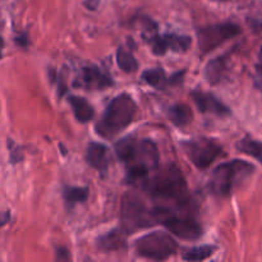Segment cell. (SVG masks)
Here are the masks:
<instances>
[{"instance_id": "28", "label": "cell", "mask_w": 262, "mask_h": 262, "mask_svg": "<svg viewBox=\"0 0 262 262\" xmlns=\"http://www.w3.org/2000/svg\"><path fill=\"white\" fill-rule=\"evenodd\" d=\"M84 5H86L87 9L95 10L100 5V0H84Z\"/></svg>"}, {"instance_id": "22", "label": "cell", "mask_w": 262, "mask_h": 262, "mask_svg": "<svg viewBox=\"0 0 262 262\" xmlns=\"http://www.w3.org/2000/svg\"><path fill=\"white\" fill-rule=\"evenodd\" d=\"M216 247L211 245H202L197 247L187 248L182 253V258L184 261H204L214 255Z\"/></svg>"}, {"instance_id": "2", "label": "cell", "mask_w": 262, "mask_h": 262, "mask_svg": "<svg viewBox=\"0 0 262 262\" xmlns=\"http://www.w3.org/2000/svg\"><path fill=\"white\" fill-rule=\"evenodd\" d=\"M138 184L151 199L173 202V206H191L186 178L176 164H168L160 169L156 168Z\"/></svg>"}, {"instance_id": "21", "label": "cell", "mask_w": 262, "mask_h": 262, "mask_svg": "<svg viewBox=\"0 0 262 262\" xmlns=\"http://www.w3.org/2000/svg\"><path fill=\"white\" fill-rule=\"evenodd\" d=\"M117 64L125 73H133L138 69V61L130 50H127L124 46H119L117 50Z\"/></svg>"}, {"instance_id": "6", "label": "cell", "mask_w": 262, "mask_h": 262, "mask_svg": "<svg viewBox=\"0 0 262 262\" xmlns=\"http://www.w3.org/2000/svg\"><path fill=\"white\" fill-rule=\"evenodd\" d=\"M122 228L125 232H137L138 229L156 225V215L154 207H148L138 196L128 193L123 197L120 206Z\"/></svg>"}, {"instance_id": "4", "label": "cell", "mask_w": 262, "mask_h": 262, "mask_svg": "<svg viewBox=\"0 0 262 262\" xmlns=\"http://www.w3.org/2000/svg\"><path fill=\"white\" fill-rule=\"evenodd\" d=\"M255 166L245 160L227 161L214 169L210 178L209 188L215 196L229 197L248 177L252 176Z\"/></svg>"}, {"instance_id": "29", "label": "cell", "mask_w": 262, "mask_h": 262, "mask_svg": "<svg viewBox=\"0 0 262 262\" xmlns=\"http://www.w3.org/2000/svg\"><path fill=\"white\" fill-rule=\"evenodd\" d=\"M260 56L262 58V45H261V50H260Z\"/></svg>"}, {"instance_id": "1", "label": "cell", "mask_w": 262, "mask_h": 262, "mask_svg": "<svg viewBox=\"0 0 262 262\" xmlns=\"http://www.w3.org/2000/svg\"><path fill=\"white\" fill-rule=\"evenodd\" d=\"M115 154L125 165L128 183H140L159 168L158 146L148 138H122L115 143Z\"/></svg>"}, {"instance_id": "13", "label": "cell", "mask_w": 262, "mask_h": 262, "mask_svg": "<svg viewBox=\"0 0 262 262\" xmlns=\"http://www.w3.org/2000/svg\"><path fill=\"white\" fill-rule=\"evenodd\" d=\"M87 163L100 171L101 174L106 173L109 169L110 161H112V155H110V150L107 146L100 142H91L87 146L86 152Z\"/></svg>"}, {"instance_id": "24", "label": "cell", "mask_w": 262, "mask_h": 262, "mask_svg": "<svg viewBox=\"0 0 262 262\" xmlns=\"http://www.w3.org/2000/svg\"><path fill=\"white\" fill-rule=\"evenodd\" d=\"M253 84H255L256 90L262 95V63L256 66L255 76H253Z\"/></svg>"}, {"instance_id": "17", "label": "cell", "mask_w": 262, "mask_h": 262, "mask_svg": "<svg viewBox=\"0 0 262 262\" xmlns=\"http://www.w3.org/2000/svg\"><path fill=\"white\" fill-rule=\"evenodd\" d=\"M168 118L176 127L183 128L193 120V112L186 104H174L168 109Z\"/></svg>"}, {"instance_id": "5", "label": "cell", "mask_w": 262, "mask_h": 262, "mask_svg": "<svg viewBox=\"0 0 262 262\" xmlns=\"http://www.w3.org/2000/svg\"><path fill=\"white\" fill-rule=\"evenodd\" d=\"M156 223L165 227L178 238L187 241L199 239L204 229L189 211V207L155 206Z\"/></svg>"}, {"instance_id": "19", "label": "cell", "mask_w": 262, "mask_h": 262, "mask_svg": "<svg viewBox=\"0 0 262 262\" xmlns=\"http://www.w3.org/2000/svg\"><path fill=\"white\" fill-rule=\"evenodd\" d=\"M89 188L87 187H64L63 199L67 206L73 207L77 204H83L89 199Z\"/></svg>"}, {"instance_id": "8", "label": "cell", "mask_w": 262, "mask_h": 262, "mask_svg": "<svg viewBox=\"0 0 262 262\" xmlns=\"http://www.w3.org/2000/svg\"><path fill=\"white\" fill-rule=\"evenodd\" d=\"M182 148L189 161L200 170L210 168L212 163L224 154L219 142L206 137L184 141L182 142Z\"/></svg>"}, {"instance_id": "14", "label": "cell", "mask_w": 262, "mask_h": 262, "mask_svg": "<svg viewBox=\"0 0 262 262\" xmlns=\"http://www.w3.org/2000/svg\"><path fill=\"white\" fill-rule=\"evenodd\" d=\"M127 235L128 233L122 227L117 228V229H113L109 233H106V234L97 238V247L101 251H106V252L118 251L120 248L125 247Z\"/></svg>"}, {"instance_id": "26", "label": "cell", "mask_w": 262, "mask_h": 262, "mask_svg": "<svg viewBox=\"0 0 262 262\" xmlns=\"http://www.w3.org/2000/svg\"><path fill=\"white\" fill-rule=\"evenodd\" d=\"M186 72L184 71H179L177 73H174L173 76L169 78V84H181L183 82V77Z\"/></svg>"}, {"instance_id": "9", "label": "cell", "mask_w": 262, "mask_h": 262, "mask_svg": "<svg viewBox=\"0 0 262 262\" xmlns=\"http://www.w3.org/2000/svg\"><path fill=\"white\" fill-rule=\"evenodd\" d=\"M241 33V27L235 23L224 22L216 23V25L206 26L200 28L197 32V40H199V48L201 54H207L214 49L219 48L230 38L235 37Z\"/></svg>"}, {"instance_id": "18", "label": "cell", "mask_w": 262, "mask_h": 262, "mask_svg": "<svg viewBox=\"0 0 262 262\" xmlns=\"http://www.w3.org/2000/svg\"><path fill=\"white\" fill-rule=\"evenodd\" d=\"M141 79L156 90H165L169 84V78L163 68L145 69L141 74Z\"/></svg>"}, {"instance_id": "23", "label": "cell", "mask_w": 262, "mask_h": 262, "mask_svg": "<svg viewBox=\"0 0 262 262\" xmlns=\"http://www.w3.org/2000/svg\"><path fill=\"white\" fill-rule=\"evenodd\" d=\"M8 148H9V158H10V163L12 164H17L19 161H22L23 159V154L22 150L13 142L12 140H8Z\"/></svg>"}, {"instance_id": "25", "label": "cell", "mask_w": 262, "mask_h": 262, "mask_svg": "<svg viewBox=\"0 0 262 262\" xmlns=\"http://www.w3.org/2000/svg\"><path fill=\"white\" fill-rule=\"evenodd\" d=\"M71 258V253L66 247L56 248V260L59 261H68Z\"/></svg>"}, {"instance_id": "16", "label": "cell", "mask_w": 262, "mask_h": 262, "mask_svg": "<svg viewBox=\"0 0 262 262\" xmlns=\"http://www.w3.org/2000/svg\"><path fill=\"white\" fill-rule=\"evenodd\" d=\"M227 55H220L206 64L204 69V77L210 84H217L222 81L227 72Z\"/></svg>"}, {"instance_id": "11", "label": "cell", "mask_w": 262, "mask_h": 262, "mask_svg": "<svg viewBox=\"0 0 262 262\" xmlns=\"http://www.w3.org/2000/svg\"><path fill=\"white\" fill-rule=\"evenodd\" d=\"M148 43L151 45V50L155 55H164L166 51L171 50L174 53H184L189 49L192 43V38L187 35H178V33H156Z\"/></svg>"}, {"instance_id": "12", "label": "cell", "mask_w": 262, "mask_h": 262, "mask_svg": "<svg viewBox=\"0 0 262 262\" xmlns=\"http://www.w3.org/2000/svg\"><path fill=\"white\" fill-rule=\"evenodd\" d=\"M191 96L197 109L204 113V114H212L220 118H225L230 115L229 107L224 102L220 101L215 95L200 91V90H194V91L191 92Z\"/></svg>"}, {"instance_id": "30", "label": "cell", "mask_w": 262, "mask_h": 262, "mask_svg": "<svg viewBox=\"0 0 262 262\" xmlns=\"http://www.w3.org/2000/svg\"><path fill=\"white\" fill-rule=\"evenodd\" d=\"M219 2H225V0H219Z\"/></svg>"}, {"instance_id": "7", "label": "cell", "mask_w": 262, "mask_h": 262, "mask_svg": "<svg viewBox=\"0 0 262 262\" xmlns=\"http://www.w3.org/2000/svg\"><path fill=\"white\" fill-rule=\"evenodd\" d=\"M135 251L138 256L154 261H164L174 256L178 251V243L165 232H151L135 242Z\"/></svg>"}, {"instance_id": "27", "label": "cell", "mask_w": 262, "mask_h": 262, "mask_svg": "<svg viewBox=\"0 0 262 262\" xmlns=\"http://www.w3.org/2000/svg\"><path fill=\"white\" fill-rule=\"evenodd\" d=\"M10 219V212L9 211H0V228L4 227Z\"/></svg>"}, {"instance_id": "10", "label": "cell", "mask_w": 262, "mask_h": 262, "mask_svg": "<svg viewBox=\"0 0 262 262\" xmlns=\"http://www.w3.org/2000/svg\"><path fill=\"white\" fill-rule=\"evenodd\" d=\"M74 87H79L83 90H105L107 87L113 86L112 76L107 72L102 71L97 66H84L79 71L78 76L76 77L73 82Z\"/></svg>"}, {"instance_id": "15", "label": "cell", "mask_w": 262, "mask_h": 262, "mask_svg": "<svg viewBox=\"0 0 262 262\" xmlns=\"http://www.w3.org/2000/svg\"><path fill=\"white\" fill-rule=\"evenodd\" d=\"M68 102L69 105H71L72 110H73L74 117H76V119L78 120L79 123H89L90 120L94 119V106H92L84 97L71 95V96L68 97Z\"/></svg>"}, {"instance_id": "20", "label": "cell", "mask_w": 262, "mask_h": 262, "mask_svg": "<svg viewBox=\"0 0 262 262\" xmlns=\"http://www.w3.org/2000/svg\"><path fill=\"white\" fill-rule=\"evenodd\" d=\"M237 150L256 159L262 164V142L260 141H256L251 137H245L237 142Z\"/></svg>"}, {"instance_id": "3", "label": "cell", "mask_w": 262, "mask_h": 262, "mask_svg": "<svg viewBox=\"0 0 262 262\" xmlns=\"http://www.w3.org/2000/svg\"><path fill=\"white\" fill-rule=\"evenodd\" d=\"M137 114V105L130 95L120 94L115 96L101 118L95 125V130L102 138L112 140L125 129L135 120Z\"/></svg>"}]
</instances>
